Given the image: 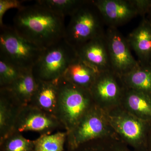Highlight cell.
I'll use <instances>...</instances> for the list:
<instances>
[{
  "mask_svg": "<svg viewBox=\"0 0 151 151\" xmlns=\"http://www.w3.org/2000/svg\"><path fill=\"white\" fill-rule=\"evenodd\" d=\"M67 137L66 131L40 135L33 140L34 151H63Z\"/></svg>",
  "mask_w": 151,
  "mask_h": 151,
  "instance_id": "21",
  "label": "cell"
},
{
  "mask_svg": "<svg viewBox=\"0 0 151 151\" xmlns=\"http://www.w3.org/2000/svg\"><path fill=\"white\" fill-rule=\"evenodd\" d=\"M111 127L122 141L135 151H146L151 122L143 121L121 106L105 111Z\"/></svg>",
  "mask_w": 151,
  "mask_h": 151,
  "instance_id": "6",
  "label": "cell"
},
{
  "mask_svg": "<svg viewBox=\"0 0 151 151\" xmlns=\"http://www.w3.org/2000/svg\"><path fill=\"white\" fill-rule=\"evenodd\" d=\"M67 151H135L118 136L107 137L89 141Z\"/></svg>",
  "mask_w": 151,
  "mask_h": 151,
  "instance_id": "20",
  "label": "cell"
},
{
  "mask_svg": "<svg viewBox=\"0 0 151 151\" xmlns=\"http://www.w3.org/2000/svg\"><path fill=\"white\" fill-rule=\"evenodd\" d=\"M58 101L55 116L65 131H71L95 105L90 91L66 81L58 80Z\"/></svg>",
  "mask_w": 151,
  "mask_h": 151,
  "instance_id": "2",
  "label": "cell"
},
{
  "mask_svg": "<svg viewBox=\"0 0 151 151\" xmlns=\"http://www.w3.org/2000/svg\"><path fill=\"white\" fill-rule=\"evenodd\" d=\"M93 1L108 27L118 28L140 16L135 0H93Z\"/></svg>",
  "mask_w": 151,
  "mask_h": 151,
  "instance_id": "11",
  "label": "cell"
},
{
  "mask_svg": "<svg viewBox=\"0 0 151 151\" xmlns=\"http://www.w3.org/2000/svg\"><path fill=\"white\" fill-rule=\"evenodd\" d=\"M146 151H151V123L148 134Z\"/></svg>",
  "mask_w": 151,
  "mask_h": 151,
  "instance_id": "25",
  "label": "cell"
},
{
  "mask_svg": "<svg viewBox=\"0 0 151 151\" xmlns=\"http://www.w3.org/2000/svg\"><path fill=\"white\" fill-rule=\"evenodd\" d=\"M64 129L54 115L28 105L22 107L14 128V132H35L40 135L50 134Z\"/></svg>",
  "mask_w": 151,
  "mask_h": 151,
  "instance_id": "10",
  "label": "cell"
},
{
  "mask_svg": "<svg viewBox=\"0 0 151 151\" xmlns=\"http://www.w3.org/2000/svg\"><path fill=\"white\" fill-rule=\"evenodd\" d=\"M126 87L145 94L151 98V63L139 65L122 76Z\"/></svg>",
  "mask_w": 151,
  "mask_h": 151,
  "instance_id": "18",
  "label": "cell"
},
{
  "mask_svg": "<svg viewBox=\"0 0 151 151\" xmlns=\"http://www.w3.org/2000/svg\"><path fill=\"white\" fill-rule=\"evenodd\" d=\"M0 151H34L33 140L25 138L22 133L14 132L0 141Z\"/></svg>",
  "mask_w": 151,
  "mask_h": 151,
  "instance_id": "22",
  "label": "cell"
},
{
  "mask_svg": "<svg viewBox=\"0 0 151 151\" xmlns=\"http://www.w3.org/2000/svg\"><path fill=\"white\" fill-rule=\"evenodd\" d=\"M147 18L148 19H149L151 21V8L150 9V12H149V13L148 14L147 17Z\"/></svg>",
  "mask_w": 151,
  "mask_h": 151,
  "instance_id": "26",
  "label": "cell"
},
{
  "mask_svg": "<svg viewBox=\"0 0 151 151\" xmlns=\"http://www.w3.org/2000/svg\"><path fill=\"white\" fill-rule=\"evenodd\" d=\"M43 50L22 37L13 27L2 25L0 58L24 70H31Z\"/></svg>",
  "mask_w": 151,
  "mask_h": 151,
  "instance_id": "4",
  "label": "cell"
},
{
  "mask_svg": "<svg viewBox=\"0 0 151 151\" xmlns=\"http://www.w3.org/2000/svg\"><path fill=\"white\" fill-rule=\"evenodd\" d=\"M25 70L0 58V88H7Z\"/></svg>",
  "mask_w": 151,
  "mask_h": 151,
  "instance_id": "24",
  "label": "cell"
},
{
  "mask_svg": "<svg viewBox=\"0 0 151 151\" xmlns=\"http://www.w3.org/2000/svg\"><path fill=\"white\" fill-rule=\"evenodd\" d=\"M105 37L110 58L111 70L122 77L138 66L136 60L131 52V48L127 40L116 28L108 27Z\"/></svg>",
  "mask_w": 151,
  "mask_h": 151,
  "instance_id": "9",
  "label": "cell"
},
{
  "mask_svg": "<svg viewBox=\"0 0 151 151\" xmlns=\"http://www.w3.org/2000/svg\"><path fill=\"white\" fill-rule=\"evenodd\" d=\"M37 81L36 90L29 104L55 116L58 101V80Z\"/></svg>",
  "mask_w": 151,
  "mask_h": 151,
  "instance_id": "16",
  "label": "cell"
},
{
  "mask_svg": "<svg viewBox=\"0 0 151 151\" xmlns=\"http://www.w3.org/2000/svg\"><path fill=\"white\" fill-rule=\"evenodd\" d=\"M115 136H118L105 111L96 105L67 132V148H73L92 140Z\"/></svg>",
  "mask_w": 151,
  "mask_h": 151,
  "instance_id": "7",
  "label": "cell"
},
{
  "mask_svg": "<svg viewBox=\"0 0 151 151\" xmlns=\"http://www.w3.org/2000/svg\"><path fill=\"white\" fill-rule=\"evenodd\" d=\"M77 56L76 49L63 39L43 49L32 68L33 74L37 80L56 81Z\"/></svg>",
  "mask_w": 151,
  "mask_h": 151,
  "instance_id": "5",
  "label": "cell"
},
{
  "mask_svg": "<svg viewBox=\"0 0 151 151\" xmlns=\"http://www.w3.org/2000/svg\"><path fill=\"white\" fill-rule=\"evenodd\" d=\"M130 47L142 64L151 63V21L142 18L137 27L127 37Z\"/></svg>",
  "mask_w": 151,
  "mask_h": 151,
  "instance_id": "13",
  "label": "cell"
},
{
  "mask_svg": "<svg viewBox=\"0 0 151 151\" xmlns=\"http://www.w3.org/2000/svg\"><path fill=\"white\" fill-rule=\"evenodd\" d=\"M37 81L33 74L32 69L24 71L7 89L22 106L28 105L34 94Z\"/></svg>",
  "mask_w": 151,
  "mask_h": 151,
  "instance_id": "19",
  "label": "cell"
},
{
  "mask_svg": "<svg viewBox=\"0 0 151 151\" xmlns=\"http://www.w3.org/2000/svg\"><path fill=\"white\" fill-rule=\"evenodd\" d=\"M64 19L36 1L35 4L19 8L13 27L22 37L44 49L64 38Z\"/></svg>",
  "mask_w": 151,
  "mask_h": 151,
  "instance_id": "1",
  "label": "cell"
},
{
  "mask_svg": "<svg viewBox=\"0 0 151 151\" xmlns=\"http://www.w3.org/2000/svg\"><path fill=\"white\" fill-rule=\"evenodd\" d=\"M121 106L139 119L151 122V98L145 94L127 88Z\"/></svg>",
  "mask_w": 151,
  "mask_h": 151,
  "instance_id": "17",
  "label": "cell"
},
{
  "mask_svg": "<svg viewBox=\"0 0 151 151\" xmlns=\"http://www.w3.org/2000/svg\"><path fill=\"white\" fill-rule=\"evenodd\" d=\"M99 72L78 55L61 77L75 86L89 90Z\"/></svg>",
  "mask_w": 151,
  "mask_h": 151,
  "instance_id": "15",
  "label": "cell"
},
{
  "mask_svg": "<svg viewBox=\"0 0 151 151\" xmlns=\"http://www.w3.org/2000/svg\"><path fill=\"white\" fill-rule=\"evenodd\" d=\"M22 106L7 88H0V141L13 132Z\"/></svg>",
  "mask_w": 151,
  "mask_h": 151,
  "instance_id": "14",
  "label": "cell"
},
{
  "mask_svg": "<svg viewBox=\"0 0 151 151\" xmlns=\"http://www.w3.org/2000/svg\"><path fill=\"white\" fill-rule=\"evenodd\" d=\"M70 18L64 39L76 50L87 42L105 34V23L93 1L86 0Z\"/></svg>",
  "mask_w": 151,
  "mask_h": 151,
  "instance_id": "3",
  "label": "cell"
},
{
  "mask_svg": "<svg viewBox=\"0 0 151 151\" xmlns=\"http://www.w3.org/2000/svg\"><path fill=\"white\" fill-rule=\"evenodd\" d=\"M86 0H40L37 1L55 13L64 17L72 16Z\"/></svg>",
  "mask_w": 151,
  "mask_h": 151,
  "instance_id": "23",
  "label": "cell"
},
{
  "mask_svg": "<svg viewBox=\"0 0 151 151\" xmlns=\"http://www.w3.org/2000/svg\"><path fill=\"white\" fill-rule=\"evenodd\" d=\"M76 51L81 59L99 72L111 70L105 34L87 42Z\"/></svg>",
  "mask_w": 151,
  "mask_h": 151,
  "instance_id": "12",
  "label": "cell"
},
{
  "mask_svg": "<svg viewBox=\"0 0 151 151\" xmlns=\"http://www.w3.org/2000/svg\"><path fill=\"white\" fill-rule=\"evenodd\" d=\"M126 88L122 77L110 70L98 73L89 91L95 105L107 111L121 106Z\"/></svg>",
  "mask_w": 151,
  "mask_h": 151,
  "instance_id": "8",
  "label": "cell"
}]
</instances>
